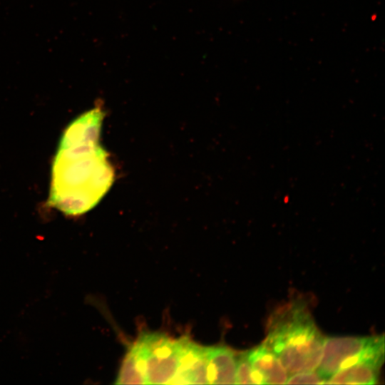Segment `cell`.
Returning <instances> with one entry per match:
<instances>
[{"instance_id": "obj_2", "label": "cell", "mask_w": 385, "mask_h": 385, "mask_svg": "<svg viewBox=\"0 0 385 385\" xmlns=\"http://www.w3.org/2000/svg\"><path fill=\"white\" fill-rule=\"evenodd\" d=\"M324 339L307 307L294 301L271 314L263 343L292 374L317 369Z\"/></svg>"}, {"instance_id": "obj_4", "label": "cell", "mask_w": 385, "mask_h": 385, "mask_svg": "<svg viewBox=\"0 0 385 385\" xmlns=\"http://www.w3.org/2000/svg\"><path fill=\"white\" fill-rule=\"evenodd\" d=\"M367 358H384V335L327 337L316 370L327 381L339 370Z\"/></svg>"}, {"instance_id": "obj_9", "label": "cell", "mask_w": 385, "mask_h": 385, "mask_svg": "<svg viewBox=\"0 0 385 385\" xmlns=\"http://www.w3.org/2000/svg\"><path fill=\"white\" fill-rule=\"evenodd\" d=\"M115 384H146L145 376L138 367L135 353L131 347L122 361Z\"/></svg>"}, {"instance_id": "obj_6", "label": "cell", "mask_w": 385, "mask_h": 385, "mask_svg": "<svg viewBox=\"0 0 385 385\" xmlns=\"http://www.w3.org/2000/svg\"><path fill=\"white\" fill-rule=\"evenodd\" d=\"M260 384H284L288 373L277 356L263 343L246 351Z\"/></svg>"}, {"instance_id": "obj_5", "label": "cell", "mask_w": 385, "mask_h": 385, "mask_svg": "<svg viewBox=\"0 0 385 385\" xmlns=\"http://www.w3.org/2000/svg\"><path fill=\"white\" fill-rule=\"evenodd\" d=\"M208 384H235L237 354L223 345L205 346Z\"/></svg>"}, {"instance_id": "obj_7", "label": "cell", "mask_w": 385, "mask_h": 385, "mask_svg": "<svg viewBox=\"0 0 385 385\" xmlns=\"http://www.w3.org/2000/svg\"><path fill=\"white\" fill-rule=\"evenodd\" d=\"M384 358H367L348 366L329 377L326 384H376Z\"/></svg>"}, {"instance_id": "obj_3", "label": "cell", "mask_w": 385, "mask_h": 385, "mask_svg": "<svg viewBox=\"0 0 385 385\" xmlns=\"http://www.w3.org/2000/svg\"><path fill=\"white\" fill-rule=\"evenodd\" d=\"M190 341L163 333L141 334L130 347L146 384H173Z\"/></svg>"}, {"instance_id": "obj_11", "label": "cell", "mask_w": 385, "mask_h": 385, "mask_svg": "<svg viewBox=\"0 0 385 385\" xmlns=\"http://www.w3.org/2000/svg\"><path fill=\"white\" fill-rule=\"evenodd\" d=\"M325 379L317 372V370L302 371L290 374L286 384H325Z\"/></svg>"}, {"instance_id": "obj_10", "label": "cell", "mask_w": 385, "mask_h": 385, "mask_svg": "<svg viewBox=\"0 0 385 385\" xmlns=\"http://www.w3.org/2000/svg\"><path fill=\"white\" fill-rule=\"evenodd\" d=\"M235 384H260L246 355V351L237 356Z\"/></svg>"}, {"instance_id": "obj_1", "label": "cell", "mask_w": 385, "mask_h": 385, "mask_svg": "<svg viewBox=\"0 0 385 385\" xmlns=\"http://www.w3.org/2000/svg\"><path fill=\"white\" fill-rule=\"evenodd\" d=\"M104 112L96 106L81 114L61 137L51 168L48 204L77 216L92 209L111 188L113 170L99 145Z\"/></svg>"}, {"instance_id": "obj_8", "label": "cell", "mask_w": 385, "mask_h": 385, "mask_svg": "<svg viewBox=\"0 0 385 385\" xmlns=\"http://www.w3.org/2000/svg\"><path fill=\"white\" fill-rule=\"evenodd\" d=\"M174 384H208L205 346L190 341Z\"/></svg>"}]
</instances>
